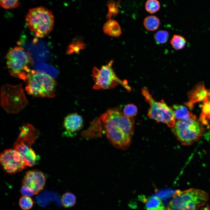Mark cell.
I'll return each mask as SVG.
<instances>
[{
    "instance_id": "21",
    "label": "cell",
    "mask_w": 210,
    "mask_h": 210,
    "mask_svg": "<svg viewBox=\"0 0 210 210\" xmlns=\"http://www.w3.org/2000/svg\"><path fill=\"white\" fill-rule=\"evenodd\" d=\"M34 203L33 200L30 197L23 196L19 200V206L23 210H29L31 209Z\"/></svg>"
},
{
    "instance_id": "15",
    "label": "cell",
    "mask_w": 210,
    "mask_h": 210,
    "mask_svg": "<svg viewBox=\"0 0 210 210\" xmlns=\"http://www.w3.org/2000/svg\"><path fill=\"white\" fill-rule=\"evenodd\" d=\"M103 30L104 33L113 37H118L121 34V30L118 22L115 20L110 19L104 25Z\"/></svg>"
},
{
    "instance_id": "19",
    "label": "cell",
    "mask_w": 210,
    "mask_h": 210,
    "mask_svg": "<svg viewBox=\"0 0 210 210\" xmlns=\"http://www.w3.org/2000/svg\"><path fill=\"white\" fill-rule=\"evenodd\" d=\"M61 201L64 207L70 208L75 204L76 202V197L72 193L66 192L62 195L61 197Z\"/></svg>"
},
{
    "instance_id": "18",
    "label": "cell",
    "mask_w": 210,
    "mask_h": 210,
    "mask_svg": "<svg viewBox=\"0 0 210 210\" xmlns=\"http://www.w3.org/2000/svg\"><path fill=\"white\" fill-rule=\"evenodd\" d=\"M173 108L175 118L178 120L188 118L193 115L186 107L182 105H174Z\"/></svg>"
},
{
    "instance_id": "1",
    "label": "cell",
    "mask_w": 210,
    "mask_h": 210,
    "mask_svg": "<svg viewBox=\"0 0 210 210\" xmlns=\"http://www.w3.org/2000/svg\"><path fill=\"white\" fill-rule=\"evenodd\" d=\"M134 120L116 108H109L90 127L97 136L103 132L114 146L126 149L130 145L134 131Z\"/></svg>"
},
{
    "instance_id": "25",
    "label": "cell",
    "mask_w": 210,
    "mask_h": 210,
    "mask_svg": "<svg viewBox=\"0 0 210 210\" xmlns=\"http://www.w3.org/2000/svg\"><path fill=\"white\" fill-rule=\"evenodd\" d=\"M123 114L126 117L132 118L135 116L137 113L136 106L132 104L126 105L123 109Z\"/></svg>"
},
{
    "instance_id": "13",
    "label": "cell",
    "mask_w": 210,
    "mask_h": 210,
    "mask_svg": "<svg viewBox=\"0 0 210 210\" xmlns=\"http://www.w3.org/2000/svg\"><path fill=\"white\" fill-rule=\"evenodd\" d=\"M83 125V120L76 113L69 115L64 120V127L66 131L70 133L75 132L81 129Z\"/></svg>"
},
{
    "instance_id": "16",
    "label": "cell",
    "mask_w": 210,
    "mask_h": 210,
    "mask_svg": "<svg viewBox=\"0 0 210 210\" xmlns=\"http://www.w3.org/2000/svg\"><path fill=\"white\" fill-rule=\"evenodd\" d=\"M145 203V208L146 210H165L164 206L160 198L156 196L148 198H140Z\"/></svg>"
},
{
    "instance_id": "22",
    "label": "cell",
    "mask_w": 210,
    "mask_h": 210,
    "mask_svg": "<svg viewBox=\"0 0 210 210\" xmlns=\"http://www.w3.org/2000/svg\"><path fill=\"white\" fill-rule=\"evenodd\" d=\"M145 7L148 12L153 14L159 10L160 4L157 0H148L145 4Z\"/></svg>"
},
{
    "instance_id": "3",
    "label": "cell",
    "mask_w": 210,
    "mask_h": 210,
    "mask_svg": "<svg viewBox=\"0 0 210 210\" xmlns=\"http://www.w3.org/2000/svg\"><path fill=\"white\" fill-rule=\"evenodd\" d=\"M25 19L29 29L38 37L47 36L54 26V16L52 12L42 6L30 9Z\"/></svg>"
},
{
    "instance_id": "6",
    "label": "cell",
    "mask_w": 210,
    "mask_h": 210,
    "mask_svg": "<svg viewBox=\"0 0 210 210\" xmlns=\"http://www.w3.org/2000/svg\"><path fill=\"white\" fill-rule=\"evenodd\" d=\"M172 131L182 145L189 146L198 141L204 130L192 115L190 117L179 120L172 127Z\"/></svg>"
},
{
    "instance_id": "24",
    "label": "cell",
    "mask_w": 210,
    "mask_h": 210,
    "mask_svg": "<svg viewBox=\"0 0 210 210\" xmlns=\"http://www.w3.org/2000/svg\"><path fill=\"white\" fill-rule=\"evenodd\" d=\"M84 44L80 40H74L69 46L67 53L71 54L74 52L77 53L80 49L84 48Z\"/></svg>"
},
{
    "instance_id": "10",
    "label": "cell",
    "mask_w": 210,
    "mask_h": 210,
    "mask_svg": "<svg viewBox=\"0 0 210 210\" xmlns=\"http://www.w3.org/2000/svg\"><path fill=\"white\" fill-rule=\"evenodd\" d=\"M0 161L4 170L9 174L20 172L27 166L21 155L14 148L4 151L1 154Z\"/></svg>"
},
{
    "instance_id": "7",
    "label": "cell",
    "mask_w": 210,
    "mask_h": 210,
    "mask_svg": "<svg viewBox=\"0 0 210 210\" xmlns=\"http://www.w3.org/2000/svg\"><path fill=\"white\" fill-rule=\"evenodd\" d=\"M1 102L2 108L9 113H17L28 104L21 84L3 85L1 90Z\"/></svg>"
},
{
    "instance_id": "8",
    "label": "cell",
    "mask_w": 210,
    "mask_h": 210,
    "mask_svg": "<svg viewBox=\"0 0 210 210\" xmlns=\"http://www.w3.org/2000/svg\"><path fill=\"white\" fill-rule=\"evenodd\" d=\"M141 93L145 100L150 105L148 116L151 119L166 124L169 127H172L176 123L173 110L169 107L163 100L156 102L149 93L147 88H143Z\"/></svg>"
},
{
    "instance_id": "27",
    "label": "cell",
    "mask_w": 210,
    "mask_h": 210,
    "mask_svg": "<svg viewBox=\"0 0 210 210\" xmlns=\"http://www.w3.org/2000/svg\"><path fill=\"white\" fill-rule=\"evenodd\" d=\"M109 11L108 14V17L110 19L113 15H116L118 12V7L116 5L115 3L110 2L108 4Z\"/></svg>"
},
{
    "instance_id": "17",
    "label": "cell",
    "mask_w": 210,
    "mask_h": 210,
    "mask_svg": "<svg viewBox=\"0 0 210 210\" xmlns=\"http://www.w3.org/2000/svg\"><path fill=\"white\" fill-rule=\"evenodd\" d=\"M143 24L147 30L149 31H154L158 28L160 21L159 18L156 16L150 15L145 18Z\"/></svg>"
},
{
    "instance_id": "9",
    "label": "cell",
    "mask_w": 210,
    "mask_h": 210,
    "mask_svg": "<svg viewBox=\"0 0 210 210\" xmlns=\"http://www.w3.org/2000/svg\"><path fill=\"white\" fill-rule=\"evenodd\" d=\"M113 60L107 64L102 66L100 69L94 67L92 71L95 84L93 89L95 90L111 89L119 83L127 90L130 91V87L116 76L112 67Z\"/></svg>"
},
{
    "instance_id": "5",
    "label": "cell",
    "mask_w": 210,
    "mask_h": 210,
    "mask_svg": "<svg viewBox=\"0 0 210 210\" xmlns=\"http://www.w3.org/2000/svg\"><path fill=\"white\" fill-rule=\"evenodd\" d=\"M27 80L25 88L29 94L42 97L55 96L56 83L49 74L32 70Z\"/></svg>"
},
{
    "instance_id": "23",
    "label": "cell",
    "mask_w": 210,
    "mask_h": 210,
    "mask_svg": "<svg viewBox=\"0 0 210 210\" xmlns=\"http://www.w3.org/2000/svg\"><path fill=\"white\" fill-rule=\"evenodd\" d=\"M169 34L166 31L160 30L154 35L155 40L157 44H164L166 43L169 38Z\"/></svg>"
},
{
    "instance_id": "11",
    "label": "cell",
    "mask_w": 210,
    "mask_h": 210,
    "mask_svg": "<svg viewBox=\"0 0 210 210\" xmlns=\"http://www.w3.org/2000/svg\"><path fill=\"white\" fill-rule=\"evenodd\" d=\"M39 135V132L32 125L26 124L20 128L18 138L13 145V148L18 152L26 153L32 151L31 146Z\"/></svg>"
},
{
    "instance_id": "2",
    "label": "cell",
    "mask_w": 210,
    "mask_h": 210,
    "mask_svg": "<svg viewBox=\"0 0 210 210\" xmlns=\"http://www.w3.org/2000/svg\"><path fill=\"white\" fill-rule=\"evenodd\" d=\"M173 197L166 210H199L205 204L209 196L203 190L191 188L177 190Z\"/></svg>"
},
{
    "instance_id": "26",
    "label": "cell",
    "mask_w": 210,
    "mask_h": 210,
    "mask_svg": "<svg viewBox=\"0 0 210 210\" xmlns=\"http://www.w3.org/2000/svg\"><path fill=\"white\" fill-rule=\"evenodd\" d=\"M1 6L6 9H10L18 7L20 5L19 0H0Z\"/></svg>"
},
{
    "instance_id": "14",
    "label": "cell",
    "mask_w": 210,
    "mask_h": 210,
    "mask_svg": "<svg viewBox=\"0 0 210 210\" xmlns=\"http://www.w3.org/2000/svg\"><path fill=\"white\" fill-rule=\"evenodd\" d=\"M207 95L208 92L204 88V84L201 83L189 93V97L192 102H195L206 100Z\"/></svg>"
},
{
    "instance_id": "4",
    "label": "cell",
    "mask_w": 210,
    "mask_h": 210,
    "mask_svg": "<svg viewBox=\"0 0 210 210\" xmlns=\"http://www.w3.org/2000/svg\"><path fill=\"white\" fill-rule=\"evenodd\" d=\"M8 71L12 76L27 80L32 70L33 61L21 47H15L10 50L6 57Z\"/></svg>"
},
{
    "instance_id": "12",
    "label": "cell",
    "mask_w": 210,
    "mask_h": 210,
    "mask_svg": "<svg viewBox=\"0 0 210 210\" xmlns=\"http://www.w3.org/2000/svg\"><path fill=\"white\" fill-rule=\"evenodd\" d=\"M46 178L44 174L37 170L27 172L22 181V186L29 187L37 194L43 189Z\"/></svg>"
},
{
    "instance_id": "28",
    "label": "cell",
    "mask_w": 210,
    "mask_h": 210,
    "mask_svg": "<svg viewBox=\"0 0 210 210\" xmlns=\"http://www.w3.org/2000/svg\"><path fill=\"white\" fill-rule=\"evenodd\" d=\"M20 192L23 196L31 197L35 195L34 190L30 187L22 186L20 189Z\"/></svg>"
},
{
    "instance_id": "20",
    "label": "cell",
    "mask_w": 210,
    "mask_h": 210,
    "mask_svg": "<svg viewBox=\"0 0 210 210\" xmlns=\"http://www.w3.org/2000/svg\"><path fill=\"white\" fill-rule=\"evenodd\" d=\"M186 41L182 36L175 34L172 38L170 43L173 48L177 50L183 48L186 45Z\"/></svg>"
}]
</instances>
